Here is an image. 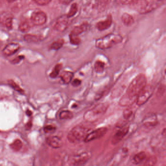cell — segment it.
Segmentation results:
<instances>
[{
    "instance_id": "cell-25",
    "label": "cell",
    "mask_w": 166,
    "mask_h": 166,
    "mask_svg": "<svg viewBox=\"0 0 166 166\" xmlns=\"http://www.w3.org/2000/svg\"><path fill=\"white\" fill-rule=\"evenodd\" d=\"M62 64H58L55 65L52 72L50 74L49 77L52 79H55L59 75V72L62 69Z\"/></svg>"
},
{
    "instance_id": "cell-28",
    "label": "cell",
    "mask_w": 166,
    "mask_h": 166,
    "mask_svg": "<svg viewBox=\"0 0 166 166\" xmlns=\"http://www.w3.org/2000/svg\"><path fill=\"white\" fill-rule=\"evenodd\" d=\"M23 146V143L21 141L19 140H16L14 141L13 143L10 145V148L16 152H18L21 149Z\"/></svg>"
},
{
    "instance_id": "cell-35",
    "label": "cell",
    "mask_w": 166,
    "mask_h": 166,
    "mask_svg": "<svg viewBox=\"0 0 166 166\" xmlns=\"http://www.w3.org/2000/svg\"><path fill=\"white\" fill-rule=\"evenodd\" d=\"M24 56L23 55L21 56H19L17 58H15L11 61V63L13 64H19L22 60L24 59Z\"/></svg>"
},
{
    "instance_id": "cell-37",
    "label": "cell",
    "mask_w": 166,
    "mask_h": 166,
    "mask_svg": "<svg viewBox=\"0 0 166 166\" xmlns=\"http://www.w3.org/2000/svg\"><path fill=\"white\" fill-rule=\"evenodd\" d=\"M82 84V80L79 79H74L72 82V86L73 87H78Z\"/></svg>"
},
{
    "instance_id": "cell-19",
    "label": "cell",
    "mask_w": 166,
    "mask_h": 166,
    "mask_svg": "<svg viewBox=\"0 0 166 166\" xmlns=\"http://www.w3.org/2000/svg\"><path fill=\"white\" fill-rule=\"evenodd\" d=\"M122 23L127 26H129L134 24L135 20L132 16L127 13H124L121 16Z\"/></svg>"
},
{
    "instance_id": "cell-41",
    "label": "cell",
    "mask_w": 166,
    "mask_h": 166,
    "mask_svg": "<svg viewBox=\"0 0 166 166\" xmlns=\"http://www.w3.org/2000/svg\"><path fill=\"white\" fill-rule=\"evenodd\" d=\"M72 1H60L61 3H63L64 4H68L69 3H71Z\"/></svg>"
},
{
    "instance_id": "cell-10",
    "label": "cell",
    "mask_w": 166,
    "mask_h": 166,
    "mask_svg": "<svg viewBox=\"0 0 166 166\" xmlns=\"http://www.w3.org/2000/svg\"><path fill=\"white\" fill-rule=\"evenodd\" d=\"M129 129V126H125L120 128L114 135L112 140V144L113 145H117V144L120 142L128 134Z\"/></svg>"
},
{
    "instance_id": "cell-14",
    "label": "cell",
    "mask_w": 166,
    "mask_h": 166,
    "mask_svg": "<svg viewBox=\"0 0 166 166\" xmlns=\"http://www.w3.org/2000/svg\"><path fill=\"white\" fill-rule=\"evenodd\" d=\"M20 45L17 43H10L6 45L3 49V54L6 56H10L16 53L20 49Z\"/></svg>"
},
{
    "instance_id": "cell-39",
    "label": "cell",
    "mask_w": 166,
    "mask_h": 166,
    "mask_svg": "<svg viewBox=\"0 0 166 166\" xmlns=\"http://www.w3.org/2000/svg\"><path fill=\"white\" fill-rule=\"evenodd\" d=\"M32 126V123L31 121H29V122H28L26 124V129L27 130H28L31 129Z\"/></svg>"
},
{
    "instance_id": "cell-17",
    "label": "cell",
    "mask_w": 166,
    "mask_h": 166,
    "mask_svg": "<svg viewBox=\"0 0 166 166\" xmlns=\"http://www.w3.org/2000/svg\"><path fill=\"white\" fill-rule=\"evenodd\" d=\"M61 80L65 84H68L72 82L74 77V73L71 71H64L59 76Z\"/></svg>"
},
{
    "instance_id": "cell-38",
    "label": "cell",
    "mask_w": 166,
    "mask_h": 166,
    "mask_svg": "<svg viewBox=\"0 0 166 166\" xmlns=\"http://www.w3.org/2000/svg\"><path fill=\"white\" fill-rule=\"evenodd\" d=\"M135 1H117V3L120 4H124V5H129V6H132L133 3H134Z\"/></svg>"
},
{
    "instance_id": "cell-6",
    "label": "cell",
    "mask_w": 166,
    "mask_h": 166,
    "mask_svg": "<svg viewBox=\"0 0 166 166\" xmlns=\"http://www.w3.org/2000/svg\"><path fill=\"white\" fill-rule=\"evenodd\" d=\"M154 87L150 85H146L140 92L137 97L136 103L138 106H142L145 104L150 97L152 96L154 92Z\"/></svg>"
},
{
    "instance_id": "cell-13",
    "label": "cell",
    "mask_w": 166,
    "mask_h": 166,
    "mask_svg": "<svg viewBox=\"0 0 166 166\" xmlns=\"http://www.w3.org/2000/svg\"><path fill=\"white\" fill-rule=\"evenodd\" d=\"M113 24V17L111 14L107 15V18L104 21H101L97 23L96 27L99 31H102L108 29Z\"/></svg>"
},
{
    "instance_id": "cell-26",
    "label": "cell",
    "mask_w": 166,
    "mask_h": 166,
    "mask_svg": "<svg viewBox=\"0 0 166 166\" xmlns=\"http://www.w3.org/2000/svg\"><path fill=\"white\" fill-rule=\"evenodd\" d=\"M78 11V5L76 3H73L69 9V12L66 15L68 18H71L76 15Z\"/></svg>"
},
{
    "instance_id": "cell-29",
    "label": "cell",
    "mask_w": 166,
    "mask_h": 166,
    "mask_svg": "<svg viewBox=\"0 0 166 166\" xmlns=\"http://www.w3.org/2000/svg\"><path fill=\"white\" fill-rule=\"evenodd\" d=\"M8 83L12 88H13L14 90L18 92L19 93L21 94H24V91L22 88L20 87L19 85L17 84V83H15L14 80H9L8 81Z\"/></svg>"
},
{
    "instance_id": "cell-2",
    "label": "cell",
    "mask_w": 166,
    "mask_h": 166,
    "mask_svg": "<svg viewBox=\"0 0 166 166\" xmlns=\"http://www.w3.org/2000/svg\"><path fill=\"white\" fill-rule=\"evenodd\" d=\"M164 1L162 0H147L135 1L132 5L135 7L137 11L141 14L150 13L163 5Z\"/></svg>"
},
{
    "instance_id": "cell-4",
    "label": "cell",
    "mask_w": 166,
    "mask_h": 166,
    "mask_svg": "<svg viewBox=\"0 0 166 166\" xmlns=\"http://www.w3.org/2000/svg\"><path fill=\"white\" fill-rule=\"evenodd\" d=\"M89 129L82 125H77L72 128L67 135V140L72 143L84 141L89 134Z\"/></svg>"
},
{
    "instance_id": "cell-33",
    "label": "cell",
    "mask_w": 166,
    "mask_h": 166,
    "mask_svg": "<svg viewBox=\"0 0 166 166\" xmlns=\"http://www.w3.org/2000/svg\"><path fill=\"white\" fill-rule=\"evenodd\" d=\"M34 2L39 6H47L50 2H51V1L50 0H35V1H34Z\"/></svg>"
},
{
    "instance_id": "cell-1",
    "label": "cell",
    "mask_w": 166,
    "mask_h": 166,
    "mask_svg": "<svg viewBox=\"0 0 166 166\" xmlns=\"http://www.w3.org/2000/svg\"><path fill=\"white\" fill-rule=\"evenodd\" d=\"M147 85L146 77L140 74L135 77L128 87L127 91L119 102L121 106H129L137 101V97L142 89Z\"/></svg>"
},
{
    "instance_id": "cell-23",
    "label": "cell",
    "mask_w": 166,
    "mask_h": 166,
    "mask_svg": "<svg viewBox=\"0 0 166 166\" xmlns=\"http://www.w3.org/2000/svg\"><path fill=\"white\" fill-rule=\"evenodd\" d=\"M157 162V159L155 156H151L147 158L142 163L138 166H155Z\"/></svg>"
},
{
    "instance_id": "cell-8",
    "label": "cell",
    "mask_w": 166,
    "mask_h": 166,
    "mask_svg": "<svg viewBox=\"0 0 166 166\" xmlns=\"http://www.w3.org/2000/svg\"><path fill=\"white\" fill-rule=\"evenodd\" d=\"M108 132V129L106 127H101L97 129L92 131L88 134L84 142L88 143L92 141L99 140L105 135Z\"/></svg>"
},
{
    "instance_id": "cell-11",
    "label": "cell",
    "mask_w": 166,
    "mask_h": 166,
    "mask_svg": "<svg viewBox=\"0 0 166 166\" xmlns=\"http://www.w3.org/2000/svg\"><path fill=\"white\" fill-rule=\"evenodd\" d=\"M68 24L69 19L68 18L66 15L62 16L57 20L54 28L57 31L64 32L67 28Z\"/></svg>"
},
{
    "instance_id": "cell-24",
    "label": "cell",
    "mask_w": 166,
    "mask_h": 166,
    "mask_svg": "<svg viewBox=\"0 0 166 166\" xmlns=\"http://www.w3.org/2000/svg\"><path fill=\"white\" fill-rule=\"evenodd\" d=\"M64 41L62 39H59L53 42V44L50 46V49L56 51H58L64 45Z\"/></svg>"
},
{
    "instance_id": "cell-3",
    "label": "cell",
    "mask_w": 166,
    "mask_h": 166,
    "mask_svg": "<svg viewBox=\"0 0 166 166\" xmlns=\"http://www.w3.org/2000/svg\"><path fill=\"white\" fill-rule=\"evenodd\" d=\"M122 37L121 35L111 33L97 39L95 42V46L99 49H108L120 44L122 42Z\"/></svg>"
},
{
    "instance_id": "cell-20",
    "label": "cell",
    "mask_w": 166,
    "mask_h": 166,
    "mask_svg": "<svg viewBox=\"0 0 166 166\" xmlns=\"http://www.w3.org/2000/svg\"><path fill=\"white\" fill-rule=\"evenodd\" d=\"M143 124L146 127H155L158 124V121L155 115H151L144 120Z\"/></svg>"
},
{
    "instance_id": "cell-27",
    "label": "cell",
    "mask_w": 166,
    "mask_h": 166,
    "mask_svg": "<svg viewBox=\"0 0 166 166\" xmlns=\"http://www.w3.org/2000/svg\"><path fill=\"white\" fill-rule=\"evenodd\" d=\"M59 117L61 119H71L73 117V114L71 112L68 110L62 111L59 113Z\"/></svg>"
},
{
    "instance_id": "cell-15",
    "label": "cell",
    "mask_w": 166,
    "mask_h": 166,
    "mask_svg": "<svg viewBox=\"0 0 166 166\" xmlns=\"http://www.w3.org/2000/svg\"><path fill=\"white\" fill-rule=\"evenodd\" d=\"M46 142L54 149H59L62 146V141L58 136H50L46 138Z\"/></svg>"
},
{
    "instance_id": "cell-34",
    "label": "cell",
    "mask_w": 166,
    "mask_h": 166,
    "mask_svg": "<svg viewBox=\"0 0 166 166\" xmlns=\"http://www.w3.org/2000/svg\"><path fill=\"white\" fill-rule=\"evenodd\" d=\"M55 130H56V128L52 125L46 126L44 128V131L46 133H51L55 132Z\"/></svg>"
},
{
    "instance_id": "cell-30",
    "label": "cell",
    "mask_w": 166,
    "mask_h": 166,
    "mask_svg": "<svg viewBox=\"0 0 166 166\" xmlns=\"http://www.w3.org/2000/svg\"><path fill=\"white\" fill-rule=\"evenodd\" d=\"M30 28L31 27L27 21H24L21 23L19 26V29L22 32H27L29 31Z\"/></svg>"
},
{
    "instance_id": "cell-36",
    "label": "cell",
    "mask_w": 166,
    "mask_h": 166,
    "mask_svg": "<svg viewBox=\"0 0 166 166\" xmlns=\"http://www.w3.org/2000/svg\"><path fill=\"white\" fill-rule=\"evenodd\" d=\"M165 91V85H160L159 87V89H158L157 92V96L158 97L161 96L163 95Z\"/></svg>"
},
{
    "instance_id": "cell-7",
    "label": "cell",
    "mask_w": 166,
    "mask_h": 166,
    "mask_svg": "<svg viewBox=\"0 0 166 166\" xmlns=\"http://www.w3.org/2000/svg\"><path fill=\"white\" fill-rule=\"evenodd\" d=\"M91 157V153L89 152H83L74 155L70 158L69 162L73 166H80L87 162Z\"/></svg>"
},
{
    "instance_id": "cell-5",
    "label": "cell",
    "mask_w": 166,
    "mask_h": 166,
    "mask_svg": "<svg viewBox=\"0 0 166 166\" xmlns=\"http://www.w3.org/2000/svg\"><path fill=\"white\" fill-rule=\"evenodd\" d=\"M108 108V105L107 103H102L98 104L93 109L86 112L84 115V118L88 121L93 122L96 121L104 115Z\"/></svg>"
},
{
    "instance_id": "cell-9",
    "label": "cell",
    "mask_w": 166,
    "mask_h": 166,
    "mask_svg": "<svg viewBox=\"0 0 166 166\" xmlns=\"http://www.w3.org/2000/svg\"><path fill=\"white\" fill-rule=\"evenodd\" d=\"M30 20L32 23L35 26H42L47 22V14L42 11L33 12L31 14Z\"/></svg>"
},
{
    "instance_id": "cell-21",
    "label": "cell",
    "mask_w": 166,
    "mask_h": 166,
    "mask_svg": "<svg viewBox=\"0 0 166 166\" xmlns=\"http://www.w3.org/2000/svg\"><path fill=\"white\" fill-rule=\"evenodd\" d=\"M24 39L26 42H37L41 41L42 39L39 36L32 34H26L24 37Z\"/></svg>"
},
{
    "instance_id": "cell-22",
    "label": "cell",
    "mask_w": 166,
    "mask_h": 166,
    "mask_svg": "<svg viewBox=\"0 0 166 166\" xmlns=\"http://www.w3.org/2000/svg\"><path fill=\"white\" fill-rule=\"evenodd\" d=\"M105 67V64L102 61L97 60L94 63V70L97 73H102L104 72Z\"/></svg>"
},
{
    "instance_id": "cell-32",
    "label": "cell",
    "mask_w": 166,
    "mask_h": 166,
    "mask_svg": "<svg viewBox=\"0 0 166 166\" xmlns=\"http://www.w3.org/2000/svg\"><path fill=\"white\" fill-rule=\"evenodd\" d=\"M133 114V112L131 109H126V110H124L123 115V117L125 119H129L131 118V117L132 116Z\"/></svg>"
},
{
    "instance_id": "cell-40",
    "label": "cell",
    "mask_w": 166,
    "mask_h": 166,
    "mask_svg": "<svg viewBox=\"0 0 166 166\" xmlns=\"http://www.w3.org/2000/svg\"><path fill=\"white\" fill-rule=\"evenodd\" d=\"M26 114H27V116L28 117H30L32 114V112L31 111H30L29 110H27L26 111Z\"/></svg>"
},
{
    "instance_id": "cell-12",
    "label": "cell",
    "mask_w": 166,
    "mask_h": 166,
    "mask_svg": "<svg viewBox=\"0 0 166 166\" xmlns=\"http://www.w3.org/2000/svg\"><path fill=\"white\" fill-rule=\"evenodd\" d=\"M13 15L8 12H3L0 14V24L8 28L11 29L13 24Z\"/></svg>"
},
{
    "instance_id": "cell-18",
    "label": "cell",
    "mask_w": 166,
    "mask_h": 166,
    "mask_svg": "<svg viewBox=\"0 0 166 166\" xmlns=\"http://www.w3.org/2000/svg\"><path fill=\"white\" fill-rule=\"evenodd\" d=\"M146 159V153L144 152H141L137 153L134 156L132 160L134 164L136 165H140Z\"/></svg>"
},
{
    "instance_id": "cell-16",
    "label": "cell",
    "mask_w": 166,
    "mask_h": 166,
    "mask_svg": "<svg viewBox=\"0 0 166 166\" xmlns=\"http://www.w3.org/2000/svg\"><path fill=\"white\" fill-rule=\"evenodd\" d=\"M89 28V24L88 23H83L79 26L75 27V28L72 30L70 34L72 35L79 36L80 34L87 31Z\"/></svg>"
},
{
    "instance_id": "cell-31",
    "label": "cell",
    "mask_w": 166,
    "mask_h": 166,
    "mask_svg": "<svg viewBox=\"0 0 166 166\" xmlns=\"http://www.w3.org/2000/svg\"><path fill=\"white\" fill-rule=\"evenodd\" d=\"M69 39H70V42L71 44H72L73 45H79L81 44V42H82L81 39L79 36L72 35L70 34Z\"/></svg>"
}]
</instances>
